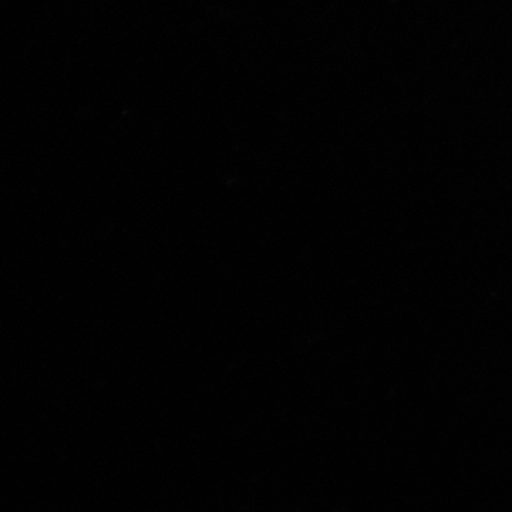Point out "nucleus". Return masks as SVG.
Returning <instances> with one entry per match:
<instances>
[]
</instances>
